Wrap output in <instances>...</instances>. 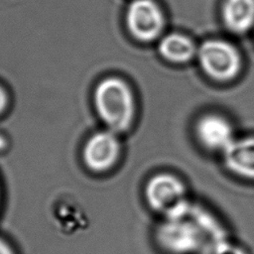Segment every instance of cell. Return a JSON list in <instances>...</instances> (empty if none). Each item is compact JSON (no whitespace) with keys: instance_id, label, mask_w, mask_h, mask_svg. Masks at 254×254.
Segmentation results:
<instances>
[{"instance_id":"obj_2","label":"cell","mask_w":254,"mask_h":254,"mask_svg":"<svg viewBox=\"0 0 254 254\" xmlns=\"http://www.w3.org/2000/svg\"><path fill=\"white\" fill-rule=\"evenodd\" d=\"M95 110L107 129L120 133L128 130L136 115V100L129 84L117 76L98 82L93 94Z\"/></svg>"},{"instance_id":"obj_13","label":"cell","mask_w":254,"mask_h":254,"mask_svg":"<svg viewBox=\"0 0 254 254\" xmlns=\"http://www.w3.org/2000/svg\"><path fill=\"white\" fill-rule=\"evenodd\" d=\"M8 95L6 90L0 85V115L6 110L8 105Z\"/></svg>"},{"instance_id":"obj_10","label":"cell","mask_w":254,"mask_h":254,"mask_svg":"<svg viewBox=\"0 0 254 254\" xmlns=\"http://www.w3.org/2000/svg\"><path fill=\"white\" fill-rule=\"evenodd\" d=\"M160 55L168 62L185 64L196 55L194 43L186 35L170 33L161 38L159 46Z\"/></svg>"},{"instance_id":"obj_4","label":"cell","mask_w":254,"mask_h":254,"mask_svg":"<svg viewBox=\"0 0 254 254\" xmlns=\"http://www.w3.org/2000/svg\"><path fill=\"white\" fill-rule=\"evenodd\" d=\"M144 194L148 206L161 217L176 211L190 200L184 183L168 173L153 176L146 184Z\"/></svg>"},{"instance_id":"obj_6","label":"cell","mask_w":254,"mask_h":254,"mask_svg":"<svg viewBox=\"0 0 254 254\" xmlns=\"http://www.w3.org/2000/svg\"><path fill=\"white\" fill-rule=\"evenodd\" d=\"M116 134L107 129L88 138L82 150V158L89 170L101 173L115 165L120 155V143Z\"/></svg>"},{"instance_id":"obj_9","label":"cell","mask_w":254,"mask_h":254,"mask_svg":"<svg viewBox=\"0 0 254 254\" xmlns=\"http://www.w3.org/2000/svg\"><path fill=\"white\" fill-rule=\"evenodd\" d=\"M221 16L228 30L245 33L254 26V0H223Z\"/></svg>"},{"instance_id":"obj_3","label":"cell","mask_w":254,"mask_h":254,"mask_svg":"<svg viewBox=\"0 0 254 254\" xmlns=\"http://www.w3.org/2000/svg\"><path fill=\"white\" fill-rule=\"evenodd\" d=\"M196 56L205 74L217 81H228L234 78L241 68L238 50L224 40L210 39L203 42Z\"/></svg>"},{"instance_id":"obj_8","label":"cell","mask_w":254,"mask_h":254,"mask_svg":"<svg viewBox=\"0 0 254 254\" xmlns=\"http://www.w3.org/2000/svg\"><path fill=\"white\" fill-rule=\"evenodd\" d=\"M222 153L224 164L230 172L254 180V137L234 139Z\"/></svg>"},{"instance_id":"obj_1","label":"cell","mask_w":254,"mask_h":254,"mask_svg":"<svg viewBox=\"0 0 254 254\" xmlns=\"http://www.w3.org/2000/svg\"><path fill=\"white\" fill-rule=\"evenodd\" d=\"M227 237L229 233L222 221L190 200L161 217L154 229L155 243L164 254H210Z\"/></svg>"},{"instance_id":"obj_11","label":"cell","mask_w":254,"mask_h":254,"mask_svg":"<svg viewBox=\"0 0 254 254\" xmlns=\"http://www.w3.org/2000/svg\"><path fill=\"white\" fill-rule=\"evenodd\" d=\"M210 254H249L239 243L233 241L230 236L219 242Z\"/></svg>"},{"instance_id":"obj_12","label":"cell","mask_w":254,"mask_h":254,"mask_svg":"<svg viewBox=\"0 0 254 254\" xmlns=\"http://www.w3.org/2000/svg\"><path fill=\"white\" fill-rule=\"evenodd\" d=\"M0 254H17L11 243L2 236H0Z\"/></svg>"},{"instance_id":"obj_14","label":"cell","mask_w":254,"mask_h":254,"mask_svg":"<svg viewBox=\"0 0 254 254\" xmlns=\"http://www.w3.org/2000/svg\"><path fill=\"white\" fill-rule=\"evenodd\" d=\"M0 203H1V192H0Z\"/></svg>"},{"instance_id":"obj_5","label":"cell","mask_w":254,"mask_h":254,"mask_svg":"<svg viewBox=\"0 0 254 254\" xmlns=\"http://www.w3.org/2000/svg\"><path fill=\"white\" fill-rule=\"evenodd\" d=\"M126 26L136 40L149 43L158 39L165 27V16L155 0H133L126 11Z\"/></svg>"},{"instance_id":"obj_7","label":"cell","mask_w":254,"mask_h":254,"mask_svg":"<svg viewBox=\"0 0 254 254\" xmlns=\"http://www.w3.org/2000/svg\"><path fill=\"white\" fill-rule=\"evenodd\" d=\"M199 143L208 150L223 152L235 139L230 122L218 114H206L195 124Z\"/></svg>"}]
</instances>
